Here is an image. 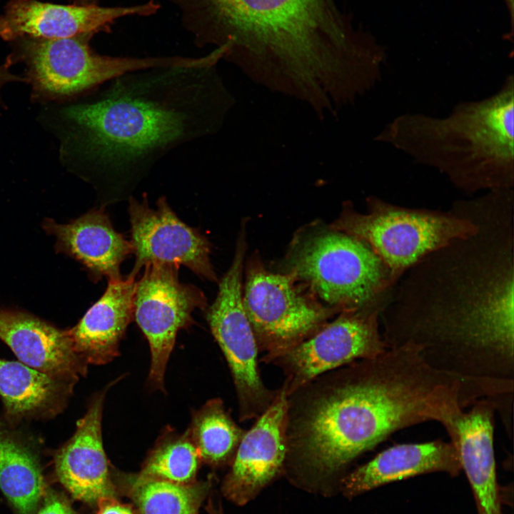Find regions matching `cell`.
Wrapping results in <instances>:
<instances>
[{
	"label": "cell",
	"mask_w": 514,
	"mask_h": 514,
	"mask_svg": "<svg viewBox=\"0 0 514 514\" xmlns=\"http://www.w3.org/2000/svg\"><path fill=\"white\" fill-rule=\"evenodd\" d=\"M454 205L475 223L409 268L380 326L387 348L413 346L432 368L502 389L514 383V191Z\"/></svg>",
	"instance_id": "1"
},
{
	"label": "cell",
	"mask_w": 514,
	"mask_h": 514,
	"mask_svg": "<svg viewBox=\"0 0 514 514\" xmlns=\"http://www.w3.org/2000/svg\"><path fill=\"white\" fill-rule=\"evenodd\" d=\"M344 366L288 398L286 460L301 472L331 477L398 430L448 421L450 380L413 347L386 348Z\"/></svg>",
	"instance_id": "2"
},
{
	"label": "cell",
	"mask_w": 514,
	"mask_h": 514,
	"mask_svg": "<svg viewBox=\"0 0 514 514\" xmlns=\"http://www.w3.org/2000/svg\"><path fill=\"white\" fill-rule=\"evenodd\" d=\"M214 49L197 64L131 71L64 113L74 151L102 201L131 193L172 151L212 131Z\"/></svg>",
	"instance_id": "3"
},
{
	"label": "cell",
	"mask_w": 514,
	"mask_h": 514,
	"mask_svg": "<svg viewBox=\"0 0 514 514\" xmlns=\"http://www.w3.org/2000/svg\"><path fill=\"white\" fill-rule=\"evenodd\" d=\"M168 1L195 44L223 46L224 56L348 61L371 41L335 0Z\"/></svg>",
	"instance_id": "4"
},
{
	"label": "cell",
	"mask_w": 514,
	"mask_h": 514,
	"mask_svg": "<svg viewBox=\"0 0 514 514\" xmlns=\"http://www.w3.org/2000/svg\"><path fill=\"white\" fill-rule=\"evenodd\" d=\"M375 139L435 168L464 193L513 189V75L495 94L462 101L445 117L398 115Z\"/></svg>",
	"instance_id": "5"
},
{
	"label": "cell",
	"mask_w": 514,
	"mask_h": 514,
	"mask_svg": "<svg viewBox=\"0 0 514 514\" xmlns=\"http://www.w3.org/2000/svg\"><path fill=\"white\" fill-rule=\"evenodd\" d=\"M283 264L281 272L339 312L386 304L394 287L369 246L330 226L314 223L298 231Z\"/></svg>",
	"instance_id": "6"
},
{
	"label": "cell",
	"mask_w": 514,
	"mask_h": 514,
	"mask_svg": "<svg viewBox=\"0 0 514 514\" xmlns=\"http://www.w3.org/2000/svg\"><path fill=\"white\" fill-rule=\"evenodd\" d=\"M366 205L368 211L363 213L348 203L330 226L369 246L388 267L394 286L425 256L476 228L453 204L447 211L408 208L371 196Z\"/></svg>",
	"instance_id": "7"
},
{
	"label": "cell",
	"mask_w": 514,
	"mask_h": 514,
	"mask_svg": "<svg viewBox=\"0 0 514 514\" xmlns=\"http://www.w3.org/2000/svg\"><path fill=\"white\" fill-rule=\"evenodd\" d=\"M246 273L243 305L265 363L311 337L340 313L322 303L291 274L267 270L257 256L249 259Z\"/></svg>",
	"instance_id": "8"
},
{
	"label": "cell",
	"mask_w": 514,
	"mask_h": 514,
	"mask_svg": "<svg viewBox=\"0 0 514 514\" xmlns=\"http://www.w3.org/2000/svg\"><path fill=\"white\" fill-rule=\"evenodd\" d=\"M94 34L45 39L26 38L24 57L34 91L47 97L76 94L128 72L193 64L191 56H111L94 51Z\"/></svg>",
	"instance_id": "9"
},
{
	"label": "cell",
	"mask_w": 514,
	"mask_h": 514,
	"mask_svg": "<svg viewBox=\"0 0 514 514\" xmlns=\"http://www.w3.org/2000/svg\"><path fill=\"white\" fill-rule=\"evenodd\" d=\"M246 251L245 229L237 240L231 266L218 281L216 299L206 311L211 331L228 363L238 403L239 420L258 418L277 390L268 389L258 365V346L243 305V271Z\"/></svg>",
	"instance_id": "10"
},
{
	"label": "cell",
	"mask_w": 514,
	"mask_h": 514,
	"mask_svg": "<svg viewBox=\"0 0 514 514\" xmlns=\"http://www.w3.org/2000/svg\"><path fill=\"white\" fill-rule=\"evenodd\" d=\"M385 306L342 311L311 337L273 361L285 374L281 388L288 398L322 374L383 353L387 348L380 316Z\"/></svg>",
	"instance_id": "11"
},
{
	"label": "cell",
	"mask_w": 514,
	"mask_h": 514,
	"mask_svg": "<svg viewBox=\"0 0 514 514\" xmlns=\"http://www.w3.org/2000/svg\"><path fill=\"white\" fill-rule=\"evenodd\" d=\"M136 281L133 319L147 339L151 351L148 384L164 390L167 363L178 331L193 323L196 309H205L207 299L198 287L181 283L178 266H146Z\"/></svg>",
	"instance_id": "12"
},
{
	"label": "cell",
	"mask_w": 514,
	"mask_h": 514,
	"mask_svg": "<svg viewBox=\"0 0 514 514\" xmlns=\"http://www.w3.org/2000/svg\"><path fill=\"white\" fill-rule=\"evenodd\" d=\"M131 245L135 263L130 275L136 276L151 264L184 266L199 277L218 281L210 259L211 243L198 229L182 221L160 197L156 208L149 206L146 195L141 201L129 196Z\"/></svg>",
	"instance_id": "13"
},
{
	"label": "cell",
	"mask_w": 514,
	"mask_h": 514,
	"mask_svg": "<svg viewBox=\"0 0 514 514\" xmlns=\"http://www.w3.org/2000/svg\"><path fill=\"white\" fill-rule=\"evenodd\" d=\"M288 396L281 388L246 431L222 483L223 495L238 505L251 500L282 470L288 454Z\"/></svg>",
	"instance_id": "14"
},
{
	"label": "cell",
	"mask_w": 514,
	"mask_h": 514,
	"mask_svg": "<svg viewBox=\"0 0 514 514\" xmlns=\"http://www.w3.org/2000/svg\"><path fill=\"white\" fill-rule=\"evenodd\" d=\"M160 4L153 0L130 6L61 5L36 0H11L0 16V37L55 39L108 31L121 18L149 16Z\"/></svg>",
	"instance_id": "15"
},
{
	"label": "cell",
	"mask_w": 514,
	"mask_h": 514,
	"mask_svg": "<svg viewBox=\"0 0 514 514\" xmlns=\"http://www.w3.org/2000/svg\"><path fill=\"white\" fill-rule=\"evenodd\" d=\"M113 384L92 396L74 435L54 457L55 471L60 483L74 498L86 503H99L103 499L116 496L101 431L106 393Z\"/></svg>",
	"instance_id": "16"
},
{
	"label": "cell",
	"mask_w": 514,
	"mask_h": 514,
	"mask_svg": "<svg viewBox=\"0 0 514 514\" xmlns=\"http://www.w3.org/2000/svg\"><path fill=\"white\" fill-rule=\"evenodd\" d=\"M0 339L20 362L51 376L76 383L88 364L74 351L66 330L29 313L0 308Z\"/></svg>",
	"instance_id": "17"
},
{
	"label": "cell",
	"mask_w": 514,
	"mask_h": 514,
	"mask_svg": "<svg viewBox=\"0 0 514 514\" xmlns=\"http://www.w3.org/2000/svg\"><path fill=\"white\" fill-rule=\"evenodd\" d=\"M42 226L55 237L56 250L82 264L93 281L121 277V265L132 253L130 241L114 229L103 206L66 224L46 218Z\"/></svg>",
	"instance_id": "18"
},
{
	"label": "cell",
	"mask_w": 514,
	"mask_h": 514,
	"mask_svg": "<svg viewBox=\"0 0 514 514\" xmlns=\"http://www.w3.org/2000/svg\"><path fill=\"white\" fill-rule=\"evenodd\" d=\"M136 276L108 279L106 289L74 327L67 329L75 353L88 365H104L119 355V345L133 320Z\"/></svg>",
	"instance_id": "19"
},
{
	"label": "cell",
	"mask_w": 514,
	"mask_h": 514,
	"mask_svg": "<svg viewBox=\"0 0 514 514\" xmlns=\"http://www.w3.org/2000/svg\"><path fill=\"white\" fill-rule=\"evenodd\" d=\"M461 470L458 450L450 441L402 443L388 448L346 475L342 489L351 498L418 475L444 472L456 476Z\"/></svg>",
	"instance_id": "20"
},
{
	"label": "cell",
	"mask_w": 514,
	"mask_h": 514,
	"mask_svg": "<svg viewBox=\"0 0 514 514\" xmlns=\"http://www.w3.org/2000/svg\"><path fill=\"white\" fill-rule=\"evenodd\" d=\"M495 403L482 399L455 422L461 469L472 488L478 514H503L494 453Z\"/></svg>",
	"instance_id": "21"
},
{
	"label": "cell",
	"mask_w": 514,
	"mask_h": 514,
	"mask_svg": "<svg viewBox=\"0 0 514 514\" xmlns=\"http://www.w3.org/2000/svg\"><path fill=\"white\" fill-rule=\"evenodd\" d=\"M74 385L20 361L0 358V396L11 423L56 416L63 411Z\"/></svg>",
	"instance_id": "22"
},
{
	"label": "cell",
	"mask_w": 514,
	"mask_h": 514,
	"mask_svg": "<svg viewBox=\"0 0 514 514\" xmlns=\"http://www.w3.org/2000/svg\"><path fill=\"white\" fill-rule=\"evenodd\" d=\"M0 488L21 514H31L43 493L36 456L24 439L0 425Z\"/></svg>",
	"instance_id": "23"
},
{
	"label": "cell",
	"mask_w": 514,
	"mask_h": 514,
	"mask_svg": "<svg viewBox=\"0 0 514 514\" xmlns=\"http://www.w3.org/2000/svg\"><path fill=\"white\" fill-rule=\"evenodd\" d=\"M123 484L138 514H199L211 480L180 484L125 476Z\"/></svg>",
	"instance_id": "24"
},
{
	"label": "cell",
	"mask_w": 514,
	"mask_h": 514,
	"mask_svg": "<svg viewBox=\"0 0 514 514\" xmlns=\"http://www.w3.org/2000/svg\"><path fill=\"white\" fill-rule=\"evenodd\" d=\"M186 433L201 461L218 467L233 459L246 430L233 420L223 401L214 398L194 412Z\"/></svg>",
	"instance_id": "25"
},
{
	"label": "cell",
	"mask_w": 514,
	"mask_h": 514,
	"mask_svg": "<svg viewBox=\"0 0 514 514\" xmlns=\"http://www.w3.org/2000/svg\"><path fill=\"white\" fill-rule=\"evenodd\" d=\"M201 462L186 431L178 434L170 430L160 437L135 475L141 479L188 484L195 481Z\"/></svg>",
	"instance_id": "26"
},
{
	"label": "cell",
	"mask_w": 514,
	"mask_h": 514,
	"mask_svg": "<svg viewBox=\"0 0 514 514\" xmlns=\"http://www.w3.org/2000/svg\"><path fill=\"white\" fill-rule=\"evenodd\" d=\"M98 504V514H138L132 506L121 503L116 498H105Z\"/></svg>",
	"instance_id": "27"
},
{
	"label": "cell",
	"mask_w": 514,
	"mask_h": 514,
	"mask_svg": "<svg viewBox=\"0 0 514 514\" xmlns=\"http://www.w3.org/2000/svg\"><path fill=\"white\" fill-rule=\"evenodd\" d=\"M38 514H72V512L64 500L51 496L46 499Z\"/></svg>",
	"instance_id": "28"
},
{
	"label": "cell",
	"mask_w": 514,
	"mask_h": 514,
	"mask_svg": "<svg viewBox=\"0 0 514 514\" xmlns=\"http://www.w3.org/2000/svg\"><path fill=\"white\" fill-rule=\"evenodd\" d=\"M24 81L22 78L9 72L6 65L0 66V90L1 87L9 82Z\"/></svg>",
	"instance_id": "29"
},
{
	"label": "cell",
	"mask_w": 514,
	"mask_h": 514,
	"mask_svg": "<svg viewBox=\"0 0 514 514\" xmlns=\"http://www.w3.org/2000/svg\"><path fill=\"white\" fill-rule=\"evenodd\" d=\"M206 510L208 514H224L221 503H216L212 499L208 500Z\"/></svg>",
	"instance_id": "30"
},
{
	"label": "cell",
	"mask_w": 514,
	"mask_h": 514,
	"mask_svg": "<svg viewBox=\"0 0 514 514\" xmlns=\"http://www.w3.org/2000/svg\"><path fill=\"white\" fill-rule=\"evenodd\" d=\"M99 0H75L74 4L81 6L97 5Z\"/></svg>",
	"instance_id": "31"
},
{
	"label": "cell",
	"mask_w": 514,
	"mask_h": 514,
	"mask_svg": "<svg viewBox=\"0 0 514 514\" xmlns=\"http://www.w3.org/2000/svg\"><path fill=\"white\" fill-rule=\"evenodd\" d=\"M506 3V5L508 7L509 11L510 13V18H511V22H513V0H504Z\"/></svg>",
	"instance_id": "32"
},
{
	"label": "cell",
	"mask_w": 514,
	"mask_h": 514,
	"mask_svg": "<svg viewBox=\"0 0 514 514\" xmlns=\"http://www.w3.org/2000/svg\"><path fill=\"white\" fill-rule=\"evenodd\" d=\"M473 384L476 387V388H477V390H478V393H479L480 399H479L478 400L483 399V397H484V395H483L484 393H483V392L482 391V390H481L477 385H475V383H473ZM476 402H477V401H476ZM455 440V438H454L453 440H452V442H453ZM450 440L451 441V440Z\"/></svg>",
	"instance_id": "33"
},
{
	"label": "cell",
	"mask_w": 514,
	"mask_h": 514,
	"mask_svg": "<svg viewBox=\"0 0 514 514\" xmlns=\"http://www.w3.org/2000/svg\"><path fill=\"white\" fill-rule=\"evenodd\" d=\"M1 425V424H0Z\"/></svg>",
	"instance_id": "34"
}]
</instances>
